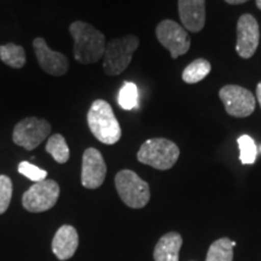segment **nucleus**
<instances>
[{"mask_svg": "<svg viewBox=\"0 0 261 261\" xmlns=\"http://www.w3.org/2000/svg\"><path fill=\"white\" fill-rule=\"evenodd\" d=\"M70 35L74 39V58L81 64L96 63L104 56L106 37L86 22H73L69 27Z\"/></svg>", "mask_w": 261, "mask_h": 261, "instance_id": "nucleus-1", "label": "nucleus"}, {"mask_svg": "<svg viewBox=\"0 0 261 261\" xmlns=\"http://www.w3.org/2000/svg\"><path fill=\"white\" fill-rule=\"evenodd\" d=\"M87 123L92 135L103 144L113 145L121 138V127L112 106L106 100H94L87 113Z\"/></svg>", "mask_w": 261, "mask_h": 261, "instance_id": "nucleus-2", "label": "nucleus"}, {"mask_svg": "<svg viewBox=\"0 0 261 261\" xmlns=\"http://www.w3.org/2000/svg\"><path fill=\"white\" fill-rule=\"evenodd\" d=\"M180 155L178 145L166 138L148 139L140 146L137 159L140 163L160 171H167L175 165Z\"/></svg>", "mask_w": 261, "mask_h": 261, "instance_id": "nucleus-3", "label": "nucleus"}, {"mask_svg": "<svg viewBox=\"0 0 261 261\" xmlns=\"http://www.w3.org/2000/svg\"><path fill=\"white\" fill-rule=\"evenodd\" d=\"M138 46L139 39L136 35H125L122 38L110 40L107 44L103 56L104 73L110 76H115L125 71Z\"/></svg>", "mask_w": 261, "mask_h": 261, "instance_id": "nucleus-4", "label": "nucleus"}, {"mask_svg": "<svg viewBox=\"0 0 261 261\" xmlns=\"http://www.w3.org/2000/svg\"><path fill=\"white\" fill-rule=\"evenodd\" d=\"M115 187L123 203L129 208L145 207L150 200V188L137 173L129 169H122L116 174Z\"/></svg>", "mask_w": 261, "mask_h": 261, "instance_id": "nucleus-5", "label": "nucleus"}, {"mask_svg": "<svg viewBox=\"0 0 261 261\" xmlns=\"http://www.w3.org/2000/svg\"><path fill=\"white\" fill-rule=\"evenodd\" d=\"M51 132V125L47 120L31 116L16 123L12 140L16 145L22 146L28 151L38 148L47 138Z\"/></svg>", "mask_w": 261, "mask_h": 261, "instance_id": "nucleus-6", "label": "nucleus"}, {"mask_svg": "<svg viewBox=\"0 0 261 261\" xmlns=\"http://www.w3.org/2000/svg\"><path fill=\"white\" fill-rule=\"evenodd\" d=\"M60 197V185L51 179L35 182L23 194L22 204L31 213H41L51 210Z\"/></svg>", "mask_w": 261, "mask_h": 261, "instance_id": "nucleus-7", "label": "nucleus"}, {"mask_svg": "<svg viewBox=\"0 0 261 261\" xmlns=\"http://www.w3.org/2000/svg\"><path fill=\"white\" fill-rule=\"evenodd\" d=\"M156 37L160 44L171 52L173 60L190 50L191 40L188 32L172 19H165L156 27Z\"/></svg>", "mask_w": 261, "mask_h": 261, "instance_id": "nucleus-8", "label": "nucleus"}, {"mask_svg": "<svg viewBox=\"0 0 261 261\" xmlns=\"http://www.w3.org/2000/svg\"><path fill=\"white\" fill-rule=\"evenodd\" d=\"M225 110L233 117H247L255 110V97L249 90L238 85H226L219 91Z\"/></svg>", "mask_w": 261, "mask_h": 261, "instance_id": "nucleus-9", "label": "nucleus"}, {"mask_svg": "<svg viewBox=\"0 0 261 261\" xmlns=\"http://www.w3.org/2000/svg\"><path fill=\"white\" fill-rule=\"evenodd\" d=\"M260 32L255 17L249 14L242 15L237 22V54L242 58L253 57L259 45Z\"/></svg>", "mask_w": 261, "mask_h": 261, "instance_id": "nucleus-10", "label": "nucleus"}, {"mask_svg": "<svg viewBox=\"0 0 261 261\" xmlns=\"http://www.w3.org/2000/svg\"><path fill=\"white\" fill-rule=\"evenodd\" d=\"M107 175V165L99 150L89 148L83 155L81 184L86 189H97L103 184Z\"/></svg>", "mask_w": 261, "mask_h": 261, "instance_id": "nucleus-11", "label": "nucleus"}, {"mask_svg": "<svg viewBox=\"0 0 261 261\" xmlns=\"http://www.w3.org/2000/svg\"><path fill=\"white\" fill-rule=\"evenodd\" d=\"M35 56L42 70L54 76H62L69 69V62L62 52L51 50L42 38H35L33 41Z\"/></svg>", "mask_w": 261, "mask_h": 261, "instance_id": "nucleus-12", "label": "nucleus"}, {"mask_svg": "<svg viewBox=\"0 0 261 261\" xmlns=\"http://www.w3.org/2000/svg\"><path fill=\"white\" fill-rule=\"evenodd\" d=\"M179 17L188 31L197 33L205 23L204 0H178Z\"/></svg>", "mask_w": 261, "mask_h": 261, "instance_id": "nucleus-13", "label": "nucleus"}, {"mask_svg": "<svg viewBox=\"0 0 261 261\" xmlns=\"http://www.w3.org/2000/svg\"><path fill=\"white\" fill-rule=\"evenodd\" d=\"M79 246V234L71 225H63L52 240V252L58 260H68L74 255Z\"/></svg>", "mask_w": 261, "mask_h": 261, "instance_id": "nucleus-14", "label": "nucleus"}, {"mask_svg": "<svg viewBox=\"0 0 261 261\" xmlns=\"http://www.w3.org/2000/svg\"><path fill=\"white\" fill-rule=\"evenodd\" d=\"M182 237L178 232H168L160 238L154 249L155 261H179Z\"/></svg>", "mask_w": 261, "mask_h": 261, "instance_id": "nucleus-15", "label": "nucleus"}, {"mask_svg": "<svg viewBox=\"0 0 261 261\" xmlns=\"http://www.w3.org/2000/svg\"><path fill=\"white\" fill-rule=\"evenodd\" d=\"M236 242L230 238H220L211 244L208 249L205 261H232L233 260V247Z\"/></svg>", "mask_w": 261, "mask_h": 261, "instance_id": "nucleus-16", "label": "nucleus"}, {"mask_svg": "<svg viewBox=\"0 0 261 261\" xmlns=\"http://www.w3.org/2000/svg\"><path fill=\"white\" fill-rule=\"evenodd\" d=\"M0 60L9 67L21 69L25 64V51L19 45L9 42L0 46Z\"/></svg>", "mask_w": 261, "mask_h": 261, "instance_id": "nucleus-17", "label": "nucleus"}, {"mask_svg": "<svg viewBox=\"0 0 261 261\" xmlns=\"http://www.w3.org/2000/svg\"><path fill=\"white\" fill-rule=\"evenodd\" d=\"M211 63L204 58H198L191 62L190 64L182 71V80L187 84H197L200 83L211 73Z\"/></svg>", "mask_w": 261, "mask_h": 261, "instance_id": "nucleus-18", "label": "nucleus"}, {"mask_svg": "<svg viewBox=\"0 0 261 261\" xmlns=\"http://www.w3.org/2000/svg\"><path fill=\"white\" fill-rule=\"evenodd\" d=\"M46 151L58 163H65L69 160L70 151L67 140L62 135H54L47 139Z\"/></svg>", "mask_w": 261, "mask_h": 261, "instance_id": "nucleus-19", "label": "nucleus"}, {"mask_svg": "<svg viewBox=\"0 0 261 261\" xmlns=\"http://www.w3.org/2000/svg\"><path fill=\"white\" fill-rule=\"evenodd\" d=\"M240 148V160L243 165H253L257 156V148L255 142L250 136L243 135L237 140Z\"/></svg>", "mask_w": 261, "mask_h": 261, "instance_id": "nucleus-20", "label": "nucleus"}, {"mask_svg": "<svg viewBox=\"0 0 261 261\" xmlns=\"http://www.w3.org/2000/svg\"><path fill=\"white\" fill-rule=\"evenodd\" d=\"M117 102H119V106L125 110H132L137 108V104H138V89H137L136 84H123L119 92Z\"/></svg>", "mask_w": 261, "mask_h": 261, "instance_id": "nucleus-21", "label": "nucleus"}, {"mask_svg": "<svg viewBox=\"0 0 261 261\" xmlns=\"http://www.w3.org/2000/svg\"><path fill=\"white\" fill-rule=\"evenodd\" d=\"M18 172L21 173L22 175L31 179L32 181L39 182L45 180L47 178V172L44 171V169L39 168L38 166L32 165L31 162L28 161H22L18 165Z\"/></svg>", "mask_w": 261, "mask_h": 261, "instance_id": "nucleus-22", "label": "nucleus"}, {"mask_svg": "<svg viewBox=\"0 0 261 261\" xmlns=\"http://www.w3.org/2000/svg\"><path fill=\"white\" fill-rule=\"evenodd\" d=\"M12 197V181L8 175H0V214L8 211Z\"/></svg>", "mask_w": 261, "mask_h": 261, "instance_id": "nucleus-23", "label": "nucleus"}, {"mask_svg": "<svg viewBox=\"0 0 261 261\" xmlns=\"http://www.w3.org/2000/svg\"><path fill=\"white\" fill-rule=\"evenodd\" d=\"M256 97H257V102H259L260 107H261V81L257 84V86H256Z\"/></svg>", "mask_w": 261, "mask_h": 261, "instance_id": "nucleus-24", "label": "nucleus"}, {"mask_svg": "<svg viewBox=\"0 0 261 261\" xmlns=\"http://www.w3.org/2000/svg\"><path fill=\"white\" fill-rule=\"evenodd\" d=\"M225 2L228 3V4L232 5H237V4H243V3L248 2V0H225Z\"/></svg>", "mask_w": 261, "mask_h": 261, "instance_id": "nucleus-25", "label": "nucleus"}, {"mask_svg": "<svg viewBox=\"0 0 261 261\" xmlns=\"http://www.w3.org/2000/svg\"><path fill=\"white\" fill-rule=\"evenodd\" d=\"M256 6L261 10V0H256Z\"/></svg>", "mask_w": 261, "mask_h": 261, "instance_id": "nucleus-26", "label": "nucleus"}, {"mask_svg": "<svg viewBox=\"0 0 261 261\" xmlns=\"http://www.w3.org/2000/svg\"><path fill=\"white\" fill-rule=\"evenodd\" d=\"M260 151H261V146H260Z\"/></svg>", "mask_w": 261, "mask_h": 261, "instance_id": "nucleus-27", "label": "nucleus"}]
</instances>
